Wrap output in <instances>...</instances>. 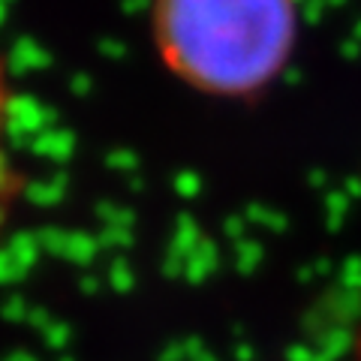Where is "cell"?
<instances>
[{
  "label": "cell",
  "instance_id": "6da1fadb",
  "mask_svg": "<svg viewBox=\"0 0 361 361\" xmlns=\"http://www.w3.org/2000/svg\"><path fill=\"white\" fill-rule=\"evenodd\" d=\"M151 42L180 85L214 99L274 87L298 45V0H151Z\"/></svg>",
  "mask_w": 361,
  "mask_h": 361
},
{
  "label": "cell",
  "instance_id": "7a4b0ae2",
  "mask_svg": "<svg viewBox=\"0 0 361 361\" xmlns=\"http://www.w3.org/2000/svg\"><path fill=\"white\" fill-rule=\"evenodd\" d=\"M13 75H9L6 58L0 54V244L13 229L27 190L25 169H21L13 148Z\"/></svg>",
  "mask_w": 361,
  "mask_h": 361
}]
</instances>
